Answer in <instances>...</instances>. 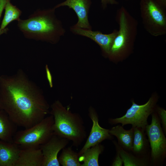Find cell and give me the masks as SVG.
<instances>
[{
	"instance_id": "6da1fadb",
	"label": "cell",
	"mask_w": 166,
	"mask_h": 166,
	"mask_svg": "<svg viewBox=\"0 0 166 166\" xmlns=\"http://www.w3.org/2000/svg\"><path fill=\"white\" fill-rule=\"evenodd\" d=\"M0 103L13 121L25 128L50 113L42 91L21 69L13 75H0Z\"/></svg>"
},
{
	"instance_id": "7a4b0ae2",
	"label": "cell",
	"mask_w": 166,
	"mask_h": 166,
	"mask_svg": "<svg viewBox=\"0 0 166 166\" xmlns=\"http://www.w3.org/2000/svg\"><path fill=\"white\" fill-rule=\"evenodd\" d=\"M55 9L38 10L27 19L18 21L17 26L26 38L56 44L65 30L55 15Z\"/></svg>"
},
{
	"instance_id": "3957f363",
	"label": "cell",
	"mask_w": 166,
	"mask_h": 166,
	"mask_svg": "<svg viewBox=\"0 0 166 166\" xmlns=\"http://www.w3.org/2000/svg\"><path fill=\"white\" fill-rule=\"evenodd\" d=\"M50 114L54 118L53 134L68 139L72 146H80L87 137L83 120L79 114L73 113L68 107H64L58 100L51 105Z\"/></svg>"
},
{
	"instance_id": "277c9868",
	"label": "cell",
	"mask_w": 166,
	"mask_h": 166,
	"mask_svg": "<svg viewBox=\"0 0 166 166\" xmlns=\"http://www.w3.org/2000/svg\"><path fill=\"white\" fill-rule=\"evenodd\" d=\"M116 18L119 29L108 56L118 59L126 56L131 50L136 38L138 23L123 6L117 11Z\"/></svg>"
},
{
	"instance_id": "5b68a950",
	"label": "cell",
	"mask_w": 166,
	"mask_h": 166,
	"mask_svg": "<svg viewBox=\"0 0 166 166\" xmlns=\"http://www.w3.org/2000/svg\"><path fill=\"white\" fill-rule=\"evenodd\" d=\"M54 121L53 117L50 114L33 126L17 132L13 137V142L21 149L39 148L53 135Z\"/></svg>"
},
{
	"instance_id": "8992f818",
	"label": "cell",
	"mask_w": 166,
	"mask_h": 166,
	"mask_svg": "<svg viewBox=\"0 0 166 166\" xmlns=\"http://www.w3.org/2000/svg\"><path fill=\"white\" fill-rule=\"evenodd\" d=\"M139 4L141 19L146 30L154 37L165 35L166 9L156 0H140Z\"/></svg>"
},
{
	"instance_id": "52a82bcc",
	"label": "cell",
	"mask_w": 166,
	"mask_h": 166,
	"mask_svg": "<svg viewBox=\"0 0 166 166\" xmlns=\"http://www.w3.org/2000/svg\"><path fill=\"white\" fill-rule=\"evenodd\" d=\"M151 123L145 131L151 148L150 165H163L166 157V139L156 112L152 114Z\"/></svg>"
},
{
	"instance_id": "ba28073f",
	"label": "cell",
	"mask_w": 166,
	"mask_h": 166,
	"mask_svg": "<svg viewBox=\"0 0 166 166\" xmlns=\"http://www.w3.org/2000/svg\"><path fill=\"white\" fill-rule=\"evenodd\" d=\"M157 100L156 97L152 96L146 103L142 105L137 104L132 101L131 106L124 115L119 118H109V122L111 124L121 123L122 126L131 124L132 128H140L145 131L148 124V117L154 112Z\"/></svg>"
},
{
	"instance_id": "9c48e42d",
	"label": "cell",
	"mask_w": 166,
	"mask_h": 166,
	"mask_svg": "<svg viewBox=\"0 0 166 166\" xmlns=\"http://www.w3.org/2000/svg\"><path fill=\"white\" fill-rule=\"evenodd\" d=\"M69 141L66 139L53 134L46 142L40 145L39 148L43 156L42 166H60L58 154Z\"/></svg>"
},
{
	"instance_id": "30bf717a",
	"label": "cell",
	"mask_w": 166,
	"mask_h": 166,
	"mask_svg": "<svg viewBox=\"0 0 166 166\" xmlns=\"http://www.w3.org/2000/svg\"><path fill=\"white\" fill-rule=\"evenodd\" d=\"M89 116L93 125L89 136L83 146L78 152L79 156L87 149L101 143L105 140L112 139L109 133V129L101 127L99 123V117L95 109L90 107L89 109Z\"/></svg>"
},
{
	"instance_id": "8fae6325",
	"label": "cell",
	"mask_w": 166,
	"mask_h": 166,
	"mask_svg": "<svg viewBox=\"0 0 166 166\" xmlns=\"http://www.w3.org/2000/svg\"><path fill=\"white\" fill-rule=\"evenodd\" d=\"M91 4V0H66L57 4L54 8L56 9L62 6H67L73 9L76 14L78 21L73 26L74 27L92 30L89 22L88 15Z\"/></svg>"
},
{
	"instance_id": "7c38bea8",
	"label": "cell",
	"mask_w": 166,
	"mask_h": 166,
	"mask_svg": "<svg viewBox=\"0 0 166 166\" xmlns=\"http://www.w3.org/2000/svg\"><path fill=\"white\" fill-rule=\"evenodd\" d=\"M70 30L75 34L86 37L94 41L108 55H109L111 47L118 31V30L115 29L111 33L105 34L99 31H93L75 27L73 26L71 27Z\"/></svg>"
},
{
	"instance_id": "4fadbf2b",
	"label": "cell",
	"mask_w": 166,
	"mask_h": 166,
	"mask_svg": "<svg viewBox=\"0 0 166 166\" xmlns=\"http://www.w3.org/2000/svg\"><path fill=\"white\" fill-rule=\"evenodd\" d=\"M20 150L13 142L0 140V166H15Z\"/></svg>"
},
{
	"instance_id": "5bb4252c",
	"label": "cell",
	"mask_w": 166,
	"mask_h": 166,
	"mask_svg": "<svg viewBox=\"0 0 166 166\" xmlns=\"http://www.w3.org/2000/svg\"><path fill=\"white\" fill-rule=\"evenodd\" d=\"M43 156L40 148H21L15 166H42Z\"/></svg>"
},
{
	"instance_id": "9a60e30c",
	"label": "cell",
	"mask_w": 166,
	"mask_h": 166,
	"mask_svg": "<svg viewBox=\"0 0 166 166\" xmlns=\"http://www.w3.org/2000/svg\"><path fill=\"white\" fill-rule=\"evenodd\" d=\"M134 128V136L131 152L140 157H150L149 142L146 137L145 131L137 127Z\"/></svg>"
},
{
	"instance_id": "2e32d148",
	"label": "cell",
	"mask_w": 166,
	"mask_h": 166,
	"mask_svg": "<svg viewBox=\"0 0 166 166\" xmlns=\"http://www.w3.org/2000/svg\"><path fill=\"white\" fill-rule=\"evenodd\" d=\"M109 132L111 135L117 137L118 144L124 150L128 152L132 151L134 136L133 128L127 130L122 125H119L109 129Z\"/></svg>"
},
{
	"instance_id": "e0dca14e",
	"label": "cell",
	"mask_w": 166,
	"mask_h": 166,
	"mask_svg": "<svg viewBox=\"0 0 166 166\" xmlns=\"http://www.w3.org/2000/svg\"><path fill=\"white\" fill-rule=\"evenodd\" d=\"M17 127L4 110H0V140L13 142Z\"/></svg>"
},
{
	"instance_id": "ac0fdd59",
	"label": "cell",
	"mask_w": 166,
	"mask_h": 166,
	"mask_svg": "<svg viewBox=\"0 0 166 166\" xmlns=\"http://www.w3.org/2000/svg\"><path fill=\"white\" fill-rule=\"evenodd\" d=\"M117 153L122 159L124 166H148L150 165V157H138L130 152L124 150L115 141H113Z\"/></svg>"
},
{
	"instance_id": "d6986e66",
	"label": "cell",
	"mask_w": 166,
	"mask_h": 166,
	"mask_svg": "<svg viewBox=\"0 0 166 166\" xmlns=\"http://www.w3.org/2000/svg\"><path fill=\"white\" fill-rule=\"evenodd\" d=\"M105 147L101 143L86 150L79 156L80 162H83L81 166H99V157Z\"/></svg>"
},
{
	"instance_id": "ffe728a7",
	"label": "cell",
	"mask_w": 166,
	"mask_h": 166,
	"mask_svg": "<svg viewBox=\"0 0 166 166\" xmlns=\"http://www.w3.org/2000/svg\"><path fill=\"white\" fill-rule=\"evenodd\" d=\"M4 9V15L0 25L2 30H5L8 25L12 21L19 20L22 14L20 10L10 3V0L6 2Z\"/></svg>"
},
{
	"instance_id": "44dd1931",
	"label": "cell",
	"mask_w": 166,
	"mask_h": 166,
	"mask_svg": "<svg viewBox=\"0 0 166 166\" xmlns=\"http://www.w3.org/2000/svg\"><path fill=\"white\" fill-rule=\"evenodd\" d=\"M58 161L62 166H81L78 152L74 151L72 146L65 147L62 149Z\"/></svg>"
},
{
	"instance_id": "7402d4cb",
	"label": "cell",
	"mask_w": 166,
	"mask_h": 166,
	"mask_svg": "<svg viewBox=\"0 0 166 166\" xmlns=\"http://www.w3.org/2000/svg\"><path fill=\"white\" fill-rule=\"evenodd\" d=\"M156 113L158 116L160 123L162 125V128L166 135V111L161 108L158 107L156 109Z\"/></svg>"
},
{
	"instance_id": "603a6c76",
	"label": "cell",
	"mask_w": 166,
	"mask_h": 166,
	"mask_svg": "<svg viewBox=\"0 0 166 166\" xmlns=\"http://www.w3.org/2000/svg\"><path fill=\"white\" fill-rule=\"evenodd\" d=\"M8 0H0V22L3 11L5 5ZM9 30L8 28H6L4 30H2L0 26V36L3 34H6Z\"/></svg>"
},
{
	"instance_id": "cb8c5ba5",
	"label": "cell",
	"mask_w": 166,
	"mask_h": 166,
	"mask_svg": "<svg viewBox=\"0 0 166 166\" xmlns=\"http://www.w3.org/2000/svg\"><path fill=\"white\" fill-rule=\"evenodd\" d=\"M101 3L103 9H106L108 5H117L119 4L116 0H101Z\"/></svg>"
},
{
	"instance_id": "d4e9b609",
	"label": "cell",
	"mask_w": 166,
	"mask_h": 166,
	"mask_svg": "<svg viewBox=\"0 0 166 166\" xmlns=\"http://www.w3.org/2000/svg\"><path fill=\"white\" fill-rule=\"evenodd\" d=\"M123 161L119 154L117 153V155L112 163V166H122Z\"/></svg>"
},
{
	"instance_id": "484cf974",
	"label": "cell",
	"mask_w": 166,
	"mask_h": 166,
	"mask_svg": "<svg viewBox=\"0 0 166 166\" xmlns=\"http://www.w3.org/2000/svg\"><path fill=\"white\" fill-rule=\"evenodd\" d=\"M163 7L166 9V0H156Z\"/></svg>"
},
{
	"instance_id": "4316f807",
	"label": "cell",
	"mask_w": 166,
	"mask_h": 166,
	"mask_svg": "<svg viewBox=\"0 0 166 166\" xmlns=\"http://www.w3.org/2000/svg\"><path fill=\"white\" fill-rule=\"evenodd\" d=\"M2 108H1V104H0V110H2Z\"/></svg>"
},
{
	"instance_id": "83f0119b",
	"label": "cell",
	"mask_w": 166,
	"mask_h": 166,
	"mask_svg": "<svg viewBox=\"0 0 166 166\" xmlns=\"http://www.w3.org/2000/svg\"><path fill=\"white\" fill-rule=\"evenodd\" d=\"M125 1H129L130 0H125Z\"/></svg>"
}]
</instances>
